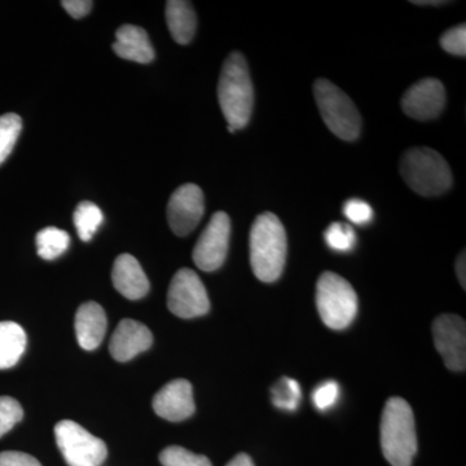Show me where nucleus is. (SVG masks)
<instances>
[{
  "mask_svg": "<svg viewBox=\"0 0 466 466\" xmlns=\"http://www.w3.org/2000/svg\"><path fill=\"white\" fill-rule=\"evenodd\" d=\"M55 438L69 466H101L108 458L106 444L72 420L55 426Z\"/></svg>",
  "mask_w": 466,
  "mask_h": 466,
  "instance_id": "7",
  "label": "nucleus"
},
{
  "mask_svg": "<svg viewBox=\"0 0 466 466\" xmlns=\"http://www.w3.org/2000/svg\"><path fill=\"white\" fill-rule=\"evenodd\" d=\"M343 214L350 222L359 226L367 225L373 218V210L370 205L366 201L359 200V198L346 201L345 207H343Z\"/></svg>",
  "mask_w": 466,
  "mask_h": 466,
  "instance_id": "29",
  "label": "nucleus"
},
{
  "mask_svg": "<svg viewBox=\"0 0 466 466\" xmlns=\"http://www.w3.org/2000/svg\"><path fill=\"white\" fill-rule=\"evenodd\" d=\"M205 211L204 192L196 184H183L171 195L167 220L177 236L189 235L198 226Z\"/></svg>",
  "mask_w": 466,
  "mask_h": 466,
  "instance_id": "11",
  "label": "nucleus"
},
{
  "mask_svg": "<svg viewBox=\"0 0 466 466\" xmlns=\"http://www.w3.org/2000/svg\"><path fill=\"white\" fill-rule=\"evenodd\" d=\"M272 403L279 410L293 412L302 400L299 383L289 377H283L275 383L271 390Z\"/></svg>",
  "mask_w": 466,
  "mask_h": 466,
  "instance_id": "22",
  "label": "nucleus"
},
{
  "mask_svg": "<svg viewBox=\"0 0 466 466\" xmlns=\"http://www.w3.org/2000/svg\"><path fill=\"white\" fill-rule=\"evenodd\" d=\"M287 232L275 214L257 217L250 231V265L263 283H274L284 271L287 260Z\"/></svg>",
  "mask_w": 466,
  "mask_h": 466,
  "instance_id": "1",
  "label": "nucleus"
},
{
  "mask_svg": "<svg viewBox=\"0 0 466 466\" xmlns=\"http://www.w3.org/2000/svg\"><path fill=\"white\" fill-rule=\"evenodd\" d=\"M231 238V219L225 211H217L201 233L195 249L193 260L205 272L216 271L225 263Z\"/></svg>",
  "mask_w": 466,
  "mask_h": 466,
  "instance_id": "9",
  "label": "nucleus"
},
{
  "mask_svg": "<svg viewBox=\"0 0 466 466\" xmlns=\"http://www.w3.org/2000/svg\"><path fill=\"white\" fill-rule=\"evenodd\" d=\"M314 95L328 128L346 142L357 140L361 130V116L348 95L323 78L315 82Z\"/></svg>",
  "mask_w": 466,
  "mask_h": 466,
  "instance_id": "5",
  "label": "nucleus"
},
{
  "mask_svg": "<svg viewBox=\"0 0 466 466\" xmlns=\"http://www.w3.org/2000/svg\"><path fill=\"white\" fill-rule=\"evenodd\" d=\"M152 342V333L146 325L131 319H124L110 339V354L116 361H128L147 351Z\"/></svg>",
  "mask_w": 466,
  "mask_h": 466,
  "instance_id": "14",
  "label": "nucleus"
},
{
  "mask_svg": "<svg viewBox=\"0 0 466 466\" xmlns=\"http://www.w3.org/2000/svg\"><path fill=\"white\" fill-rule=\"evenodd\" d=\"M21 130H23V121L20 116L15 113L0 116V165L11 155Z\"/></svg>",
  "mask_w": 466,
  "mask_h": 466,
  "instance_id": "23",
  "label": "nucleus"
},
{
  "mask_svg": "<svg viewBox=\"0 0 466 466\" xmlns=\"http://www.w3.org/2000/svg\"><path fill=\"white\" fill-rule=\"evenodd\" d=\"M339 398V385L336 381L320 383L312 392V401L319 410H330Z\"/></svg>",
  "mask_w": 466,
  "mask_h": 466,
  "instance_id": "28",
  "label": "nucleus"
},
{
  "mask_svg": "<svg viewBox=\"0 0 466 466\" xmlns=\"http://www.w3.org/2000/svg\"><path fill=\"white\" fill-rule=\"evenodd\" d=\"M167 308L177 317L192 319L210 309L208 291L195 271L182 268L174 275L167 291Z\"/></svg>",
  "mask_w": 466,
  "mask_h": 466,
  "instance_id": "8",
  "label": "nucleus"
},
{
  "mask_svg": "<svg viewBox=\"0 0 466 466\" xmlns=\"http://www.w3.org/2000/svg\"><path fill=\"white\" fill-rule=\"evenodd\" d=\"M153 410L167 421L189 419L196 410L191 383L184 379L167 383L153 398Z\"/></svg>",
  "mask_w": 466,
  "mask_h": 466,
  "instance_id": "13",
  "label": "nucleus"
},
{
  "mask_svg": "<svg viewBox=\"0 0 466 466\" xmlns=\"http://www.w3.org/2000/svg\"><path fill=\"white\" fill-rule=\"evenodd\" d=\"M325 242L330 249L346 253L354 249L357 244V235L354 228L346 223L336 222L328 227L324 233Z\"/></svg>",
  "mask_w": 466,
  "mask_h": 466,
  "instance_id": "24",
  "label": "nucleus"
},
{
  "mask_svg": "<svg viewBox=\"0 0 466 466\" xmlns=\"http://www.w3.org/2000/svg\"><path fill=\"white\" fill-rule=\"evenodd\" d=\"M113 285L127 299H143L149 291V280L137 259L131 254L116 257L112 271Z\"/></svg>",
  "mask_w": 466,
  "mask_h": 466,
  "instance_id": "15",
  "label": "nucleus"
},
{
  "mask_svg": "<svg viewBox=\"0 0 466 466\" xmlns=\"http://www.w3.org/2000/svg\"><path fill=\"white\" fill-rule=\"evenodd\" d=\"M317 306L323 323L330 329L341 330L357 317L358 296L342 276L328 271L318 280Z\"/></svg>",
  "mask_w": 466,
  "mask_h": 466,
  "instance_id": "6",
  "label": "nucleus"
},
{
  "mask_svg": "<svg viewBox=\"0 0 466 466\" xmlns=\"http://www.w3.org/2000/svg\"><path fill=\"white\" fill-rule=\"evenodd\" d=\"M400 174L417 195L434 198L452 186V173L441 153L426 147L408 149L400 161Z\"/></svg>",
  "mask_w": 466,
  "mask_h": 466,
  "instance_id": "4",
  "label": "nucleus"
},
{
  "mask_svg": "<svg viewBox=\"0 0 466 466\" xmlns=\"http://www.w3.org/2000/svg\"><path fill=\"white\" fill-rule=\"evenodd\" d=\"M159 461L164 466H211L207 456L196 455L179 446H170L162 451Z\"/></svg>",
  "mask_w": 466,
  "mask_h": 466,
  "instance_id": "25",
  "label": "nucleus"
},
{
  "mask_svg": "<svg viewBox=\"0 0 466 466\" xmlns=\"http://www.w3.org/2000/svg\"><path fill=\"white\" fill-rule=\"evenodd\" d=\"M113 51L124 60L148 64L155 58V50L148 34L140 26L122 25L116 30Z\"/></svg>",
  "mask_w": 466,
  "mask_h": 466,
  "instance_id": "17",
  "label": "nucleus"
},
{
  "mask_svg": "<svg viewBox=\"0 0 466 466\" xmlns=\"http://www.w3.org/2000/svg\"><path fill=\"white\" fill-rule=\"evenodd\" d=\"M435 348L451 370L464 372L466 367V325L458 315H441L433 323Z\"/></svg>",
  "mask_w": 466,
  "mask_h": 466,
  "instance_id": "10",
  "label": "nucleus"
},
{
  "mask_svg": "<svg viewBox=\"0 0 466 466\" xmlns=\"http://www.w3.org/2000/svg\"><path fill=\"white\" fill-rule=\"evenodd\" d=\"M465 251L460 254L458 262H456V274H458L460 284H461L462 289H465Z\"/></svg>",
  "mask_w": 466,
  "mask_h": 466,
  "instance_id": "32",
  "label": "nucleus"
},
{
  "mask_svg": "<svg viewBox=\"0 0 466 466\" xmlns=\"http://www.w3.org/2000/svg\"><path fill=\"white\" fill-rule=\"evenodd\" d=\"M38 256L45 260H54L63 256L70 244L67 232L56 227H47L38 232L35 238Z\"/></svg>",
  "mask_w": 466,
  "mask_h": 466,
  "instance_id": "20",
  "label": "nucleus"
},
{
  "mask_svg": "<svg viewBox=\"0 0 466 466\" xmlns=\"http://www.w3.org/2000/svg\"><path fill=\"white\" fill-rule=\"evenodd\" d=\"M26 349V333L14 321L0 323V370L16 366Z\"/></svg>",
  "mask_w": 466,
  "mask_h": 466,
  "instance_id": "19",
  "label": "nucleus"
},
{
  "mask_svg": "<svg viewBox=\"0 0 466 466\" xmlns=\"http://www.w3.org/2000/svg\"><path fill=\"white\" fill-rule=\"evenodd\" d=\"M61 5L73 18H82L90 14L94 3L90 0H64Z\"/></svg>",
  "mask_w": 466,
  "mask_h": 466,
  "instance_id": "31",
  "label": "nucleus"
},
{
  "mask_svg": "<svg viewBox=\"0 0 466 466\" xmlns=\"http://www.w3.org/2000/svg\"><path fill=\"white\" fill-rule=\"evenodd\" d=\"M106 332V317L96 302L84 303L76 315V334L79 346L84 350L99 348Z\"/></svg>",
  "mask_w": 466,
  "mask_h": 466,
  "instance_id": "16",
  "label": "nucleus"
},
{
  "mask_svg": "<svg viewBox=\"0 0 466 466\" xmlns=\"http://www.w3.org/2000/svg\"><path fill=\"white\" fill-rule=\"evenodd\" d=\"M218 100L233 130H240L249 124L254 88L247 58L240 52H232L223 64L218 84Z\"/></svg>",
  "mask_w": 466,
  "mask_h": 466,
  "instance_id": "2",
  "label": "nucleus"
},
{
  "mask_svg": "<svg viewBox=\"0 0 466 466\" xmlns=\"http://www.w3.org/2000/svg\"><path fill=\"white\" fill-rule=\"evenodd\" d=\"M441 47L455 56L464 57L466 55V25L461 24L451 27L440 39Z\"/></svg>",
  "mask_w": 466,
  "mask_h": 466,
  "instance_id": "27",
  "label": "nucleus"
},
{
  "mask_svg": "<svg viewBox=\"0 0 466 466\" xmlns=\"http://www.w3.org/2000/svg\"><path fill=\"white\" fill-rule=\"evenodd\" d=\"M383 456L392 466H410L417 452L415 416L401 398L386 401L381 417Z\"/></svg>",
  "mask_w": 466,
  "mask_h": 466,
  "instance_id": "3",
  "label": "nucleus"
},
{
  "mask_svg": "<svg viewBox=\"0 0 466 466\" xmlns=\"http://www.w3.org/2000/svg\"><path fill=\"white\" fill-rule=\"evenodd\" d=\"M446 106V88L440 79L425 78L410 86L401 97V109L417 121L435 119Z\"/></svg>",
  "mask_w": 466,
  "mask_h": 466,
  "instance_id": "12",
  "label": "nucleus"
},
{
  "mask_svg": "<svg viewBox=\"0 0 466 466\" xmlns=\"http://www.w3.org/2000/svg\"><path fill=\"white\" fill-rule=\"evenodd\" d=\"M75 226L82 241L88 242L103 225V211L91 201H82L75 211Z\"/></svg>",
  "mask_w": 466,
  "mask_h": 466,
  "instance_id": "21",
  "label": "nucleus"
},
{
  "mask_svg": "<svg viewBox=\"0 0 466 466\" xmlns=\"http://www.w3.org/2000/svg\"><path fill=\"white\" fill-rule=\"evenodd\" d=\"M413 5H446L447 2H440V0H438V2H412Z\"/></svg>",
  "mask_w": 466,
  "mask_h": 466,
  "instance_id": "34",
  "label": "nucleus"
},
{
  "mask_svg": "<svg viewBox=\"0 0 466 466\" xmlns=\"http://www.w3.org/2000/svg\"><path fill=\"white\" fill-rule=\"evenodd\" d=\"M167 23L174 41L179 45H188L195 38L198 29V16L189 2L170 0L167 3Z\"/></svg>",
  "mask_w": 466,
  "mask_h": 466,
  "instance_id": "18",
  "label": "nucleus"
},
{
  "mask_svg": "<svg viewBox=\"0 0 466 466\" xmlns=\"http://www.w3.org/2000/svg\"><path fill=\"white\" fill-rule=\"evenodd\" d=\"M226 466H256L254 465L253 460L247 453H238L236 458H233L231 461Z\"/></svg>",
  "mask_w": 466,
  "mask_h": 466,
  "instance_id": "33",
  "label": "nucleus"
},
{
  "mask_svg": "<svg viewBox=\"0 0 466 466\" xmlns=\"http://www.w3.org/2000/svg\"><path fill=\"white\" fill-rule=\"evenodd\" d=\"M24 410L15 398L0 397V438L23 420Z\"/></svg>",
  "mask_w": 466,
  "mask_h": 466,
  "instance_id": "26",
  "label": "nucleus"
},
{
  "mask_svg": "<svg viewBox=\"0 0 466 466\" xmlns=\"http://www.w3.org/2000/svg\"><path fill=\"white\" fill-rule=\"evenodd\" d=\"M0 466H42L32 455L18 451H5L0 453Z\"/></svg>",
  "mask_w": 466,
  "mask_h": 466,
  "instance_id": "30",
  "label": "nucleus"
}]
</instances>
